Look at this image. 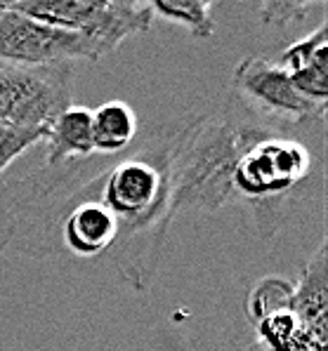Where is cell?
Segmentation results:
<instances>
[{
	"mask_svg": "<svg viewBox=\"0 0 328 351\" xmlns=\"http://www.w3.org/2000/svg\"><path fill=\"white\" fill-rule=\"evenodd\" d=\"M265 132L227 121L187 130L168 170V219L180 213H215L234 193V167Z\"/></svg>",
	"mask_w": 328,
	"mask_h": 351,
	"instance_id": "cell-1",
	"label": "cell"
},
{
	"mask_svg": "<svg viewBox=\"0 0 328 351\" xmlns=\"http://www.w3.org/2000/svg\"><path fill=\"white\" fill-rule=\"evenodd\" d=\"M326 243L316 247L298 283L267 278L250 295V318L265 351H326L328 276Z\"/></svg>",
	"mask_w": 328,
	"mask_h": 351,
	"instance_id": "cell-2",
	"label": "cell"
},
{
	"mask_svg": "<svg viewBox=\"0 0 328 351\" xmlns=\"http://www.w3.org/2000/svg\"><path fill=\"white\" fill-rule=\"evenodd\" d=\"M312 158L307 147L295 139L274 137L270 130L260 134L234 167V191L255 208L257 226L272 236L279 222V205L309 175Z\"/></svg>",
	"mask_w": 328,
	"mask_h": 351,
	"instance_id": "cell-3",
	"label": "cell"
},
{
	"mask_svg": "<svg viewBox=\"0 0 328 351\" xmlns=\"http://www.w3.org/2000/svg\"><path fill=\"white\" fill-rule=\"evenodd\" d=\"M10 8L31 19L90 38L106 55L128 36L144 34L154 19L149 5L121 0H21L10 3Z\"/></svg>",
	"mask_w": 328,
	"mask_h": 351,
	"instance_id": "cell-4",
	"label": "cell"
},
{
	"mask_svg": "<svg viewBox=\"0 0 328 351\" xmlns=\"http://www.w3.org/2000/svg\"><path fill=\"white\" fill-rule=\"evenodd\" d=\"M71 66H0V125L45 130L71 106Z\"/></svg>",
	"mask_w": 328,
	"mask_h": 351,
	"instance_id": "cell-5",
	"label": "cell"
},
{
	"mask_svg": "<svg viewBox=\"0 0 328 351\" xmlns=\"http://www.w3.org/2000/svg\"><path fill=\"white\" fill-rule=\"evenodd\" d=\"M106 52L90 38L14 12L0 3V66H55L73 59L97 62Z\"/></svg>",
	"mask_w": 328,
	"mask_h": 351,
	"instance_id": "cell-6",
	"label": "cell"
},
{
	"mask_svg": "<svg viewBox=\"0 0 328 351\" xmlns=\"http://www.w3.org/2000/svg\"><path fill=\"white\" fill-rule=\"evenodd\" d=\"M102 205L118 224L142 226L159 219V208H168V172L159 170L154 158H128L118 163L104 180Z\"/></svg>",
	"mask_w": 328,
	"mask_h": 351,
	"instance_id": "cell-7",
	"label": "cell"
},
{
	"mask_svg": "<svg viewBox=\"0 0 328 351\" xmlns=\"http://www.w3.org/2000/svg\"><path fill=\"white\" fill-rule=\"evenodd\" d=\"M234 90L257 111L286 123L321 116L324 106L309 101L293 88L288 73L265 57H246L234 71Z\"/></svg>",
	"mask_w": 328,
	"mask_h": 351,
	"instance_id": "cell-8",
	"label": "cell"
},
{
	"mask_svg": "<svg viewBox=\"0 0 328 351\" xmlns=\"http://www.w3.org/2000/svg\"><path fill=\"white\" fill-rule=\"evenodd\" d=\"M279 66L288 73L293 88L309 101L324 106L328 99V24L321 21L300 43L281 52Z\"/></svg>",
	"mask_w": 328,
	"mask_h": 351,
	"instance_id": "cell-9",
	"label": "cell"
},
{
	"mask_svg": "<svg viewBox=\"0 0 328 351\" xmlns=\"http://www.w3.org/2000/svg\"><path fill=\"white\" fill-rule=\"evenodd\" d=\"M121 241V224L97 201L80 203L67 215L64 245L78 257H97Z\"/></svg>",
	"mask_w": 328,
	"mask_h": 351,
	"instance_id": "cell-10",
	"label": "cell"
},
{
	"mask_svg": "<svg viewBox=\"0 0 328 351\" xmlns=\"http://www.w3.org/2000/svg\"><path fill=\"white\" fill-rule=\"evenodd\" d=\"M47 142V160L59 163L67 158H80V156L95 154L93 144V111L85 106H69L45 132Z\"/></svg>",
	"mask_w": 328,
	"mask_h": 351,
	"instance_id": "cell-11",
	"label": "cell"
},
{
	"mask_svg": "<svg viewBox=\"0 0 328 351\" xmlns=\"http://www.w3.org/2000/svg\"><path fill=\"white\" fill-rule=\"evenodd\" d=\"M137 116L123 101H106L93 111L95 154H118L135 139Z\"/></svg>",
	"mask_w": 328,
	"mask_h": 351,
	"instance_id": "cell-12",
	"label": "cell"
},
{
	"mask_svg": "<svg viewBox=\"0 0 328 351\" xmlns=\"http://www.w3.org/2000/svg\"><path fill=\"white\" fill-rule=\"evenodd\" d=\"M154 14L187 26L194 38H211L215 34L211 0H156L149 5Z\"/></svg>",
	"mask_w": 328,
	"mask_h": 351,
	"instance_id": "cell-13",
	"label": "cell"
},
{
	"mask_svg": "<svg viewBox=\"0 0 328 351\" xmlns=\"http://www.w3.org/2000/svg\"><path fill=\"white\" fill-rule=\"evenodd\" d=\"M45 139V130L29 128H3L0 125V175L8 170L24 151Z\"/></svg>",
	"mask_w": 328,
	"mask_h": 351,
	"instance_id": "cell-14",
	"label": "cell"
},
{
	"mask_svg": "<svg viewBox=\"0 0 328 351\" xmlns=\"http://www.w3.org/2000/svg\"><path fill=\"white\" fill-rule=\"evenodd\" d=\"M312 10V3H298V0H290V3H265L262 5V21L272 26H288L290 21L305 19Z\"/></svg>",
	"mask_w": 328,
	"mask_h": 351,
	"instance_id": "cell-15",
	"label": "cell"
},
{
	"mask_svg": "<svg viewBox=\"0 0 328 351\" xmlns=\"http://www.w3.org/2000/svg\"><path fill=\"white\" fill-rule=\"evenodd\" d=\"M246 351H265V349H262V347H260V344H257V342H253L250 347L246 349Z\"/></svg>",
	"mask_w": 328,
	"mask_h": 351,
	"instance_id": "cell-16",
	"label": "cell"
}]
</instances>
